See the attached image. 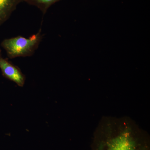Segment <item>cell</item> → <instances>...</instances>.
I'll use <instances>...</instances> for the list:
<instances>
[{
    "label": "cell",
    "mask_w": 150,
    "mask_h": 150,
    "mask_svg": "<svg viewBox=\"0 0 150 150\" xmlns=\"http://www.w3.org/2000/svg\"><path fill=\"white\" fill-rule=\"evenodd\" d=\"M92 150H150L146 131L127 117L102 118L93 137Z\"/></svg>",
    "instance_id": "obj_1"
},
{
    "label": "cell",
    "mask_w": 150,
    "mask_h": 150,
    "mask_svg": "<svg viewBox=\"0 0 150 150\" xmlns=\"http://www.w3.org/2000/svg\"><path fill=\"white\" fill-rule=\"evenodd\" d=\"M43 37L41 28H40L38 32L28 38L18 35L4 39L1 43V46L5 50L10 59L28 57L34 54Z\"/></svg>",
    "instance_id": "obj_2"
},
{
    "label": "cell",
    "mask_w": 150,
    "mask_h": 150,
    "mask_svg": "<svg viewBox=\"0 0 150 150\" xmlns=\"http://www.w3.org/2000/svg\"><path fill=\"white\" fill-rule=\"evenodd\" d=\"M0 51V69L3 76L19 86L23 87L25 83V76L18 67L6 59H4Z\"/></svg>",
    "instance_id": "obj_3"
},
{
    "label": "cell",
    "mask_w": 150,
    "mask_h": 150,
    "mask_svg": "<svg viewBox=\"0 0 150 150\" xmlns=\"http://www.w3.org/2000/svg\"><path fill=\"white\" fill-rule=\"evenodd\" d=\"M23 0H0V25L4 23Z\"/></svg>",
    "instance_id": "obj_4"
},
{
    "label": "cell",
    "mask_w": 150,
    "mask_h": 150,
    "mask_svg": "<svg viewBox=\"0 0 150 150\" xmlns=\"http://www.w3.org/2000/svg\"><path fill=\"white\" fill-rule=\"evenodd\" d=\"M60 1L61 0H23V2L36 7L45 15L51 6Z\"/></svg>",
    "instance_id": "obj_5"
}]
</instances>
